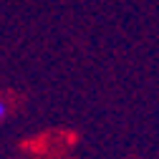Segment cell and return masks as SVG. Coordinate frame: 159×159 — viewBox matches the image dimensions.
<instances>
[{
    "mask_svg": "<svg viewBox=\"0 0 159 159\" xmlns=\"http://www.w3.org/2000/svg\"><path fill=\"white\" fill-rule=\"evenodd\" d=\"M3 116H5V104L0 101V119H3Z\"/></svg>",
    "mask_w": 159,
    "mask_h": 159,
    "instance_id": "cell-1",
    "label": "cell"
}]
</instances>
